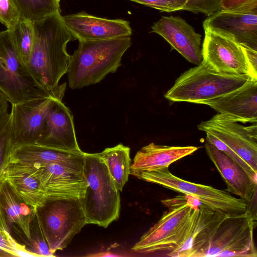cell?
<instances>
[{"label": "cell", "mask_w": 257, "mask_h": 257, "mask_svg": "<svg viewBox=\"0 0 257 257\" xmlns=\"http://www.w3.org/2000/svg\"><path fill=\"white\" fill-rule=\"evenodd\" d=\"M13 147L10 118L9 121L0 134V181L5 168L9 162Z\"/></svg>", "instance_id": "obj_29"}, {"label": "cell", "mask_w": 257, "mask_h": 257, "mask_svg": "<svg viewBox=\"0 0 257 257\" xmlns=\"http://www.w3.org/2000/svg\"><path fill=\"white\" fill-rule=\"evenodd\" d=\"M78 41V48L70 55L67 72L72 89L99 83L109 73L115 72L132 45L130 36Z\"/></svg>", "instance_id": "obj_3"}, {"label": "cell", "mask_w": 257, "mask_h": 257, "mask_svg": "<svg viewBox=\"0 0 257 257\" xmlns=\"http://www.w3.org/2000/svg\"><path fill=\"white\" fill-rule=\"evenodd\" d=\"M45 198L80 197L85 188L82 172L58 163L34 165Z\"/></svg>", "instance_id": "obj_19"}, {"label": "cell", "mask_w": 257, "mask_h": 257, "mask_svg": "<svg viewBox=\"0 0 257 257\" xmlns=\"http://www.w3.org/2000/svg\"><path fill=\"white\" fill-rule=\"evenodd\" d=\"M64 94L61 92L41 100L12 104L10 123L14 146L37 143L53 101L56 98L62 99Z\"/></svg>", "instance_id": "obj_12"}, {"label": "cell", "mask_w": 257, "mask_h": 257, "mask_svg": "<svg viewBox=\"0 0 257 257\" xmlns=\"http://www.w3.org/2000/svg\"><path fill=\"white\" fill-rule=\"evenodd\" d=\"M206 141L213 145L218 149L223 151L227 155L230 157L240 166H241L250 177L256 182V173H255L251 167L245 162L240 157H239L234 151L228 147L221 141L213 136L206 133Z\"/></svg>", "instance_id": "obj_32"}, {"label": "cell", "mask_w": 257, "mask_h": 257, "mask_svg": "<svg viewBox=\"0 0 257 257\" xmlns=\"http://www.w3.org/2000/svg\"><path fill=\"white\" fill-rule=\"evenodd\" d=\"M0 256H30L3 229L0 222Z\"/></svg>", "instance_id": "obj_28"}, {"label": "cell", "mask_w": 257, "mask_h": 257, "mask_svg": "<svg viewBox=\"0 0 257 257\" xmlns=\"http://www.w3.org/2000/svg\"><path fill=\"white\" fill-rule=\"evenodd\" d=\"M242 46L252 75L254 78H257V51Z\"/></svg>", "instance_id": "obj_36"}, {"label": "cell", "mask_w": 257, "mask_h": 257, "mask_svg": "<svg viewBox=\"0 0 257 257\" xmlns=\"http://www.w3.org/2000/svg\"><path fill=\"white\" fill-rule=\"evenodd\" d=\"M220 0H188L183 10L193 13H202L208 17L220 11Z\"/></svg>", "instance_id": "obj_33"}, {"label": "cell", "mask_w": 257, "mask_h": 257, "mask_svg": "<svg viewBox=\"0 0 257 257\" xmlns=\"http://www.w3.org/2000/svg\"><path fill=\"white\" fill-rule=\"evenodd\" d=\"M256 224L246 211L234 215L218 213L200 230L185 257H256Z\"/></svg>", "instance_id": "obj_2"}, {"label": "cell", "mask_w": 257, "mask_h": 257, "mask_svg": "<svg viewBox=\"0 0 257 257\" xmlns=\"http://www.w3.org/2000/svg\"><path fill=\"white\" fill-rule=\"evenodd\" d=\"M34 42L27 66L37 84L53 93L67 73L70 55L68 43L75 40L66 27L60 14L33 22Z\"/></svg>", "instance_id": "obj_1"}, {"label": "cell", "mask_w": 257, "mask_h": 257, "mask_svg": "<svg viewBox=\"0 0 257 257\" xmlns=\"http://www.w3.org/2000/svg\"><path fill=\"white\" fill-rule=\"evenodd\" d=\"M26 250L32 256H55L50 251L36 213L31 224L30 238Z\"/></svg>", "instance_id": "obj_27"}, {"label": "cell", "mask_w": 257, "mask_h": 257, "mask_svg": "<svg viewBox=\"0 0 257 257\" xmlns=\"http://www.w3.org/2000/svg\"><path fill=\"white\" fill-rule=\"evenodd\" d=\"M2 178L28 204L36 207L45 200L36 166L9 160Z\"/></svg>", "instance_id": "obj_22"}, {"label": "cell", "mask_w": 257, "mask_h": 257, "mask_svg": "<svg viewBox=\"0 0 257 257\" xmlns=\"http://www.w3.org/2000/svg\"><path fill=\"white\" fill-rule=\"evenodd\" d=\"M167 206L158 221L152 226L133 246L132 249L140 253L158 251L170 252L179 244L188 227L195 206L181 199L161 200Z\"/></svg>", "instance_id": "obj_9"}, {"label": "cell", "mask_w": 257, "mask_h": 257, "mask_svg": "<svg viewBox=\"0 0 257 257\" xmlns=\"http://www.w3.org/2000/svg\"><path fill=\"white\" fill-rule=\"evenodd\" d=\"M82 175L85 188L79 198L87 223L106 228L119 217V190L97 153H84Z\"/></svg>", "instance_id": "obj_4"}, {"label": "cell", "mask_w": 257, "mask_h": 257, "mask_svg": "<svg viewBox=\"0 0 257 257\" xmlns=\"http://www.w3.org/2000/svg\"><path fill=\"white\" fill-rule=\"evenodd\" d=\"M65 25L75 40L98 41L131 36L128 21L97 17L84 12L63 16Z\"/></svg>", "instance_id": "obj_17"}, {"label": "cell", "mask_w": 257, "mask_h": 257, "mask_svg": "<svg viewBox=\"0 0 257 257\" xmlns=\"http://www.w3.org/2000/svg\"><path fill=\"white\" fill-rule=\"evenodd\" d=\"M20 19L31 22L60 14V0H11Z\"/></svg>", "instance_id": "obj_25"}, {"label": "cell", "mask_w": 257, "mask_h": 257, "mask_svg": "<svg viewBox=\"0 0 257 257\" xmlns=\"http://www.w3.org/2000/svg\"><path fill=\"white\" fill-rule=\"evenodd\" d=\"M66 88L64 83L53 93L43 89L20 59L10 31L0 32V91L9 102L18 104L45 99L65 92Z\"/></svg>", "instance_id": "obj_6"}, {"label": "cell", "mask_w": 257, "mask_h": 257, "mask_svg": "<svg viewBox=\"0 0 257 257\" xmlns=\"http://www.w3.org/2000/svg\"><path fill=\"white\" fill-rule=\"evenodd\" d=\"M203 26L204 30L231 38L241 45L257 51V10H220L208 16Z\"/></svg>", "instance_id": "obj_14"}, {"label": "cell", "mask_w": 257, "mask_h": 257, "mask_svg": "<svg viewBox=\"0 0 257 257\" xmlns=\"http://www.w3.org/2000/svg\"><path fill=\"white\" fill-rule=\"evenodd\" d=\"M97 154L104 161L118 190L122 191L131 174L130 148L120 144Z\"/></svg>", "instance_id": "obj_24"}, {"label": "cell", "mask_w": 257, "mask_h": 257, "mask_svg": "<svg viewBox=\"0 0 257 257\" xmlns=\"http://www.w3.org/2000/svg\"><path fill=\"white\" fill-rule=\"evenodd\" d=\"M10 32L19 56L27 66L34 42L33 22L20 19L14 30Z\"/></svg>", "instance_id": "obj_26"}, {"label": "cell", "mask_w": 257, "mask_h": 257, "mask_svg": "<svg viewBox=\"0 0 257 257\" xmlns=\"http://www.w3.org/2000/svg\"><path fill=\"white\" fill-rule=\"evenodd\" d=\"M149 6L162 12H172L183 10L188 0H129Z\"/></svg>", "instance_id": "obj_31"}, {"label": "cell", "mask_w": 257, "mask_h": 257, "mask_svg": "<svg viewBox=\"0 0 257 257\" xmlns=\"http://www.w3.org/2000/svg\"><path fill=\"white\" fill-rule=\"evenodd\" d=\"M198 129L209 134L234 151L257 173V125L244 126L218 113L201 122Z\"/></svg>", "instance_id": "obj_10"}, {"label": "cell", "mask_w": 257, "mask_h": 257, "mask_svg": "<svg viewBox=\"0 0 257 257\" xmlns=\"http://www.w3.org/2000/svg\"><path fill=\"white\" fill-rule=\"evenodd\" d=\"M199 148L196 146H169L151 143L136 153L131 171H153L162 169L190 155Z\"/></svg>", "instance_id": "obj_23"}, {"label": "cell", "mask_w": 257, "mask_h": 257, "mask_svg": "<svg viewBox=\"0 0 257 257\" xmlns=\"http://www.w3.org/2000/svg\"><path fill=\"white\" fill-rule=\"evenodd\" d=\"M204 147L208 156L225 182L226 191L249 201L256 191L257 182L237 163L207 141Z\"/></svg>", "instance_id": "obj_20"}, {"label": "cell", "mask_w": 257, "mask_h": 257, "mask_svg": "<svg viewBox=\"0 0 257 257\" xmlns=\"http://www.w3.org/2000/svg\"><path fill=\"white\" fill-rule=\"evenodd\" d=\"M20 17L11 0H0V22L12 31Z\"/></svg>", "instance_id": "obj_30"}, {"label": "cell", "mask_w": 257, "mask_h": 257, "mask_svg": "<svg viewBox=\"0 0 257 257\" xmlns=\"http://www.w3.org/2000/svg\"><path fill=\"white\" fill-rule=\"evenodd\" d=\"M131 174L144 181L156 184L195 198L207 208L227 215L246 211L247 202L232 196L226 190L190 182L172 174L169 167L153 171H131Z\"/></svg>", "instance_id": "obj_8"}, {"label": "cell", "mask_w": 257, "mask_h": 257, "mask_svg": "<svg viewBox=\"0 0 257 257\" xmlns=\"http://www.w3.org/2000/svg\"><path fill=\"white\" fill-rule=\"evenodd\" d=\"M202 63L218 72L249 75L253 79L242 45L226 36L204 30Z\"/></svg>", "instance_id": "obj_11"}, {"label": "cell", "mask_w": 257, "mask_h": 257, "mask_svg": "<svg viewBox=\"0 0 257 257\" xmlns=\"http://www.w3.org/2000/svg\"><path fill=\"white\" fill-rule=\"evenodd\" d=\"M36 213L51 252L63 250L87 224L79 197H48Z\"/></svg>", "instance_id": "obj_7"}, {"label": "cell", "mask_w": 257, "mask_h": 257, "mask_svg": "<svg viewBox=\"0 0 257 257\" xmlns=\"http://www.w3.org/2000/svg\"><path fill=\"white\" fill-rule=\"evenodd\" d=\"M151 29V32L163 37L189 62L196 65L202 63V36L185 20L180 17L163 16Z\"/></svg>", "instance_id": "obj_15"}, {"label": "cell", "mask_w": 257, "mask_h": 257, "mask_svg": "<svg viewBox=\"0 0 257 257\" xmlns=\"http://www.w3.org/2000/svg\"><path fill=\"white\" fill-rule=\"evenodd\" d=\"M219 8L224 11L257 10V0H220Z\"/></svg>", "instance_id": "obj_34"}, {"label": "cell", "mask_w": 257, "mask_h": 257, "mask_svg": "<svg viewBox=\"0 0 257 257\" xmlns=\"http://www.w3.org/2000/svg\"><path fill=\"white\" fill-rule=\"evenodd\" d=\"M251 79L249 75L218 72L201 63L182 73L164 97L173 102L203 104L239 88Z\"/></svg>", "instance_id": "obj_5"}, {"label": "cell", "mask_w": 257, "mask_h": 257, "mask_svg": "<svg viewBox=\"0 0 257 257\" xmlns=\"http://www.w3.org/2000/svg\"><path fill=\"white\" fill-rule=\"evenodd\" d=\"M254 221H256V191L254 192L252 198L247 202L246 209Z\"/></svg>", "instance_id": "obj_37"}, {"label": "cell", "mask_w": 257, "mask_h": 257, "mask_svg": "<svg viewBox=\"0 0 257 257\" xmlns=\"http://www.w3.org/2000/svg\"><path fill=\"white\" fill-rule=\"evenodd\" d=\"M36 208L26 203L8 181H0V222L3 229L26 250Z\"/></svg>", "instance_id": "obj_13"}, {"label": "cell", "mask_w": 257, "mask_h": 257, "mask_svg": "<svg viewBox=\"0 0 257 257\" xmlns=\"http://www.w3.org/2000/svg\"><path fill=\"white\" fill-rule=\"evenodd\" d=\"M9 101L0 91V134L9 121L10 112H9Z\"/></svg>", "instance_id": "obj_35"}, {"label": "cell", "mask_w": 257, "mask_h": 257, "mask_svg": "<svg viewBox=\"0 0 257 257\" xmlns=\"http://www.w3.org/2000/svg\"><path fill=\"white\" fill-rule=\"evenodd\" d=\"M84 152L74 153L32 144L14 146L10 160L34 165L58 163L82 172Z\"/></svg>", "instance_id": "obj_21"}, {"label": "cell", "mask_w": 257, "mask_h": 257, "mask_svg": "<svg viewBox=\"0 0 257 257\" xmlns=\"http://www.w3.org/2000/svg\"><path fill=\"white\" fill-rule=\"evenodd\" d=\"M89 256H117V255L111 254L110 252H102L99 254L90 255Z\"/></svg>", "instance_id": "obj_38"}, {"label": "cell", "mask_w": 257, "mask_h": 257, "mask_svg": "<svg viewBox=\"0 0 257 257\" xmlns=\"http://www.w3.org/2000/svg\"><path fill=\"white\" fill-rule=\"evenodd\" d=\"M56 98L47 113L42 133L36 144L64 151L81 153L78 144L71 111Z\"/></svg>", "instance_id": "obj_16"}, {"label": "cell", "mask_w": 257, "mask_h": 257, "mask_svg": "<svg viewBox=\"0 0 257 257\" xmlns=\"http://www.w3.org/2000/svg\"><path fill=\"white\" fill-rule=\"evenodd\" d=\"M203 104L235 121L256 123L257 79H251L239 88Z\"/></svg>", "instance_id": "obj_18"}]
</instances>
